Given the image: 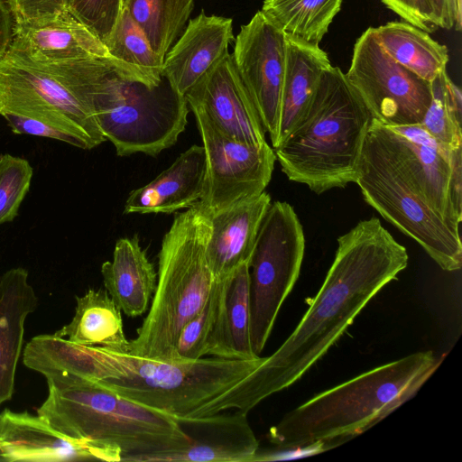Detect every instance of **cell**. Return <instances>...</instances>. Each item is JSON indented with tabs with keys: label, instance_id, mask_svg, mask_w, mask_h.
Listing matches in <instances>:
<instances>
[{
	"label": "cell",
	"instance_id": "cell-3",
	"mask_svg": "<svg viewBox=\"0 0 462 462\" xmlns=\"http://www.w3.org/2000/svg\"><path fill=\"white\" fill-rule=\"evenodd\" d=\"M46 400L37 415L63 435L102 448L119 449L122 461L154 462L189 445L178 420L129 401L96 380L45 375Z\"/></svg>",
	"mask_w": 462,
	"mask_h": 462
},
{
	"label": "cell",
	"instance_id": "cell-38",
	"mask_svg": "<svg viewBox=\"0 0 462 462\" xmlns=\"http://www.w3.org/2000/svg\"><path fill=\"white\" fill-rule=\"evenodd\" d=\"M437 27L443 29H461V0H429Z\"/></svg>",
	"mask_w": 462,
	"mask_h": 462
},
{
	"label": "cell",
	"instance_id": "cell-8",
	"mask_svg": "<svg viewBox=\"0 0 462 462\" xmlns=\"http://www.w3.org/2000/svg\"><path fill=\"white\" fill-rule=\"evenodd\" d=\"M355 183L364 199L415 240L444 271L462 265L459 228L426 200L419 186L370 123Z\"/></svg>",
	"mask_w": 462,
	"mask_h": 462
},
{
	"label": "cell",
	"instance_id": "cell-33",
	"mask_svg": "<svg viewBox=\"0 0 462 462\" xmlns=\"http://www.w3.org/2000/svg\"><path fill=\"white\" fill-rule=\"evenodd\" d=\"M441 74L431 82L432 97L420 125L438 143L449 150H457L462 148V124L447 102Z\"/></svg>",
	"mask_w": 462,
	"mask_h": 462
},
{
	"label": "cell",
	"instance_id": "cell-4",
	"mask_svg": "<svg viewBox=\"0 0 462 462\" xmlns=\"http://www.w3.org/2000/svg\"><path fill=\"white\" fill-rule=\"evenodd\" d=\"M440 363L432 351H423L363 373L286 413L270 429L269 441L278 449L341 445L410 400Z\"/></svg>",
	"mask_w": 462,
	"mask_h": 462
},
{
	"label": "cell",
	"instance_id": "cell-29",
	"mask_svg": "<svg viewBox=\"0 0 462 462\" xmlns=\"http://www.w3.org/2000/svg\"><path fill=\"white\" fill-rule=\"evenodd\" d=\"M146 35L154 52L164 57L175 42L194 7V0H121Z\"/></svg>",
	"mask_w": 462,
	"mask_h": 462
},
{
	"label": "cell",
	"instance_id": "cell-21",
	"mask_svg": "<svg viewBox=\"0 0 462 462\" xmlns=\"http://www.w3.org/2000/svg\"><path fill=\"white\" fill-rule=\"evenodd\" d=\"M207 159L203 146L192 145L155 179L128 195L124 213H173L200 201L205 189Z\"/></svg>",
	"mask_w": 462,
	"mask_h": 462
},
{
	"label": "cell",
	"instance_id": "cell-30",
	"mask_svg": "<svg viewBox=\"0 0 462 462\" xmlns=\"http://www.w3.org/2000/svg\"><path fill=\"white\" fill-rule=\"evenodd\" d=\"M111 56L131 65L161 83L163 60L154 52L146 35L122 8L119 18L104 42Z\"/></svg>",
	"mask_w": 462,
	"mask_h": 462
},
{
	"label": "cell",
	"instance_id": "cell-15",
	"mask_svg": "<svg viewBox=\"0 0 462 462\" xmlns=\"http://www.w3.org/2000/svg\"><path fill=\"white\" fill-rule=\"evenodd\" d=\"M189 105L202 108L233 140L262 144L265 130L227 51L185 95Z\"/></svg>",
	"mask_w": 462,
	"mask_h": 462
},
{
	"label": "cell",
	"instance_id": "cell-9",
	"mask_svg": "<svg viewBox=\"0 0 462 462\" xmlns=\"http://www.w3.org/2000/svg\"><path fill=\"white\" fill-rule=\"evenodd\" d=\"M189 108L164 78L151 88L121 73L107 79L95 102L99 129L119 156H156L172 146L186 128Z\"/></svg>",
	"mask_w": 462,
	"mask_h": 462
},
{
	"label": "cell",
	"instance_id": "cell-17",
	"mask_svg": "<svg viewBox=\"0 0 462 462\" xmlns=\"http://www.w3.org/2000/svg\"><path fill=\"white\" fill-rule=\"evenodd\" d=\"M177 420L189 438V445L163 455L159 461L253 462L259 449L245 412L224 411Z\"/></svg>",
	"mask_w": 462,
	"mask_h": 462
},
{
	"label": "cell",
	"instance_id": "cell-26",
	"mask_svg": "<svg viewBox=\"0 0 462 462\" xmlns=\"http://www.w3.org/2000/svg\"><path fill=\"white\" fill-rule=\"evenodd\" d=\"M75 314L71 321L55 333L71 343L99 346L127 352L129 341L124 328L122 311L104 289H89L76 297Z\"/></svg>",
	"mask_w": 462,
	"mask_h": 462
},
{
	"label": "cell",
	"instance_id": "cell-32",
	"mask_svg": "<svg viewBox=\"0 0 462 462\" xmlns=\"http://www.w3.org/2000/svg\"><path fill=\"white\" fill-rule=\"evenodd\" d=\"M32 174L27 160L8 153L0 156V225L16 217Z\"/></svg>",
	"mask_w": 462,
	"mask_h": 462
},
{
	"label": "cell",
	"instance_id": "cell-23",
	"mask_svg": "<svg viewBox=\"0 0 462 462\" xmlns=\"http://www.w3.org/2000/svg\"><path fill=\"white\" fill-rule=\"evenodd\" d=\"M105 290L130 318L144 314L157 283V273L141 246L138 236L116 241L113 259L101 265Z\"/></svg>",
	"mask_w": 462,
	"mask_h": 462
},
{
	"label": "cell",
	"instance_id": "cell-36",
	"mask_svg": "<svg viewBox=\"0 0 462 462\" xmlns=\"http://www.w3.org/2000/svg\"><path fill=\"white\" fill-rule=\"evenodd\" d=\"M389 9L397 14L404 22L426 32L438 28L429 0H381Z\"/></svg>",
	"mask_w": 462,
	"mask_h": 462
},
{
	"label": "cell",
	"instance_id": "cell-18",
	"mask_svg": "<svg viewBox=\"0 0 462 462\" xmlns=\"http://www.w3.org/2000/svg\"><path fill=\"white\" fill-rule=\"evenodd\" d=\"M234 41L231 18L207 15L191 19L164 57L162 77L177 94L189 90L227 51Z\"/></svg>",
	"mask_w": 462,
	"mask_h": 462
},
{
	"label": "cell",
	"instance_id": "cell-24",
	"mask_svg": "<svg viewBox=\"0 0 462 462\" xmlns=\"http://www.w3.org/2000/svg\"><path fill=\"white\" fill-rule=\"evenodd\" d=\"M330 66L327 52L319 46L286 37L279 144L304 118L322 74Z\"/></svg>",
	"mask_w": 462,
	"mask_h": 462
},
{
	"label": "cell",
	"instance_id": "cell-35",
	"mask_svg": "<svg viewBox=\"0 0 462 462\" xmlns=\"http://www.w3.org/2000/svg\"><path fill=\"white\" fill-rule=\"evenodd\" d=\"M3 116L14 134L47 137L80 149L90 150L87 142L82 138L53 123L14 114H5Z\"/></svg>",
	"mask_w": 462,
	"mask_h": 462
},
{
	"label": "cell",
	"instance_id": "cell-27",
	"mask_svg": "<svg viewBox=\"0 0 462 462\" xmlns=\"http://www.w3.org/2000/svg\"><path fill=\"white\" fill-rule=\"evenodd\" d=\"M384 51L400 65L431 83L446 71L448 48L407 22H389L374 28Z\"/></svg>",
	"mask_w": 462,
	"mask_h": 462
},
{
	"label": "cell",
	"instance_id": "cell-14",
	"mask_svg": "<svg viewBox=\"0 0 462 462\" xmlns=\"http://www.w3.org/2000/svg\"><path fill=\"white\" fill-rule=\"evenodd\" d=\"M231 55L274 149L280 137L286 37L260 10L241 26Z\"/></svg>",
	"mask_w": 462,
	"mask_h": 462
},
{
	"label": "cell",
	"instance_id": "cell-34",
	"mask_svg": "<svg viewBox=\"0 0 462 462\" xmlns=\"http://www.w3.org/2000/svg\"><path fill=\"white\" fill-rule=\"evenodd\" d=\"M67 9L104 42L119 18L122 1L72 0Z\"/></svg>",
	"mask_w": 462,
	"mask_h": 462
},
{
	"label": "cell",
	"instance_id": "cell-22",
	"mask_svg": "<svg viewBox=\"0 0 462 462\" xmlns=\"http://www.w3.org/2000/svg\"><path fill=\"white\" fill-rule=\"evenodd\" d=\"M28 276L26 269L15 267L0 277V405L13 396L24 322L38 305Z\"/></svg>",
	"mask_w": 462,
	"mask_h": 462
},
{
	"label": "cell",
	"instance_id": "cell-40",
	"mask_svg": "<svg viewBox=\"0 0 462 462\" xmlns=\"http://www.w3.org/2000/svg\"><path fill=\"white\" fill-rule=\"evenodd\" d=\"M72 0H62V3L66 8H68Z\"/></svg>",
	"mask_w": 462,
	"mask_h": 462
},
{
	"label": "cell",
	"instance_id": "cell-20",
	"mask_svg": "<svg viewBox=\"0 0 462 462\" xmlns=\"http://www.w3.org/2000/svg\"><path fill=\"white\" fill-rule=\"evenodd\" d=\"M270 204L271 197L263 191L210 213L206 257L215 279L249 263L260 224Z\"/></svg>",
	"mask_w": 462,
	"mask_h": 462
},
{
	"label": "cell",
	"instance_id": "cell-6",
	"mask_svg": "<svg viewBox=\"0 0 462 462\" xmlns=\"http://www.w3.org/2000/svg\"><path fill=\"white\" fill-rule=\"evenodd\" d=\"M371 120L345 73L331 65L304 118L273 149L282 172L316 194L355 182Z\"/></svg>",
	"mask_w": 462,
	"mask_h": 462
},
{
	"label": "cell",
	"instance_id": "cell-2",
	"mask_svg": "<svg viewBox=\"0 0 462 462\" xmlns=\"http://www.w3.org/2000/svg\"><path fill=\"white\" fill-rule=\"evenodd\" d=\"M406 248L373 217L337 238L334 261L290 337L263 368L271 395L296 383L340 338L365 305L408 264Z\"/></svg>",
	"mask_w": 462,
	"mask_h": 462
},
{
	"label": "cell",
	"instance_id": "cell-28",
	"mask_svg": "<svg viewBox=\"0 0 462 462\" xmlns=\"http://www.w3.org/2000/svg\"><path fill=\"white\" fill-rule=\"evenodd\" d=\"M344 0H264L262 13L287 38L319 46Z\"/></svg>",
	"mask_w": 462,
	"mask_h": 462
},
{
	"label": "cell",
	"instance_id": "cell-11",
	"mask_svg": "<svg viewBox=\"0 0 462 462\" xmlns=\"http://www.w3.org/2000/svg\"><path fill=\"white\" fill-rule=\"evenodd\" d=\"M345 75L372 119L384 126L420 124L431 101V83L393 60L378 42L374 27L356 40Z\"/></svg>",
	"mask_w": 462,
	"mask_h": 462
},
{
	"label": "cell",
	"instance_id": "cell-1",
	"mask_svg": "<svg viewBox=\"0 0 462 462\" xmlns=\"http://www.w3.org/2000/svg\"><path fill=\"white\" fill-rule=\"evenodd\" d=\"M263 360L146 358L74 344L56 333L32 337L23 352L24 365L44 376L66 373L93 379L129 401L176 419L228 411L248 413L268 397Z\"/></svg>",
	"mask_w": 462,
	"mask_h": 462
},
{
	"label": "cell",
	"instance_id": "cell-5",
	"mask_svg": "<svg viewBox=\"0 0 462 462\" xmlns=\"http://www.w3.org/2000/svg\"><path fill=\"white\" fill-rule=\"evenodd\" d=\"M115 73L148 85L140 69L113 56L75 60L33 59L8 47L0 58V116L44 120L82 138L89 149L106 141L95 114L97 96Z\"/></svg>",
	"mask_w": 462,
	"mask_h": 462
},
{
	"label": "cell",
	"instance_id": "cell-13",
	"mask_svg": "<svg viewBox=\"0 0 462 462\" xmlns=\"http://www.w3.org/2000/svg\"><path fill=\"white\" fill-rule=\"evenodd\" d=\"M371 124L415 180L427 202L459 228L462 221V148L449 150L420 124L388 127Z\"/></svg>",
	"mask_w": 462,
	"mask_h": 462
},
{
	"label": "cell",
	"instance_id": "cell-31",
	"mask_svg": "<svg viewBox=\"0 0 462 462\" xmlns=\"http://www.w3.org/2000/svg\"><path fill=\"white\" fill-rule=\"evenodd\" d=\"M220 296V282L216 279L204 306L181 329L175 360L192 361L210 354L216 339Z\"/></svg>",
	"mask_w": 462,
	"mask_h": 462
},
{
	"label": "cell",
	"instance_id": "cell-19",
	"mask_svg": "<svg viewBox=\"0 0 462 462\" xmlns=\"http://www.w3.org/2000/svg\"><path fill=\"white\" fill-rule=\"evenodd\" d=\"M9 46L31 58L45 60L111 56L104 42L67 8L48 17L14 21Z\"/></svg>",
	"mask_w": 462,
	"mask_h": 462
},
{
	"label": "cell",
	"instance_id": "cell-37",
	"mask_svg": "<svg viewBox=\"0 0 462 462\" xmlns=\"http://www.w3.org/2000/svg\"><path fill=\"white\" fill-rule=\"evenodd\" d=\"M5 2L14 22L48 17L66 9L62 0H5Z\"/></svg>",
	"mask_w": 462,
	"mask_h": 462
},
{
	"label": "cell",
	"instance_id": "cell-16",
	"mask_svg": "<svg viewBox=\"0 0 462 462\" xmlns=\"http://www.w3.org/2000/svg\"><path fill=\"white\" fill-rule=\"evenodd\" d=\"M0 461H122L119 449L69 438L39 415L5 409L0 413Z\"/></svg>",
	"mask_w": 462,
	"mask_h": 462
},
{
	"label": "cell",
	"instance_id": "cell-12",
	"mask_svg": "<svg viewBox=\"0 0 462 462\" xmlns=\"http://www.w3.org/2000/svg\"><path fill=\"white\" fill-rule=\"evenodd\" d=\"M193 112L207 159L204 194L199 201L213 213L260 195L268 186L276 161L266 143L253 144L226 135L198 106Z\"/></svg>",
	"mask_w": 462,
	"mask_h": 462
},
{
	"label": "cell",
	"instance_id": "cell-25",
	"mask_svg": "<svg viewBox=\"0 0 462 462\" xmlns=\"http://www.w3.org/2000/svg\"><path fill=\"white\" fill-rule=\"evenodd\" d=\"M221 296L215 344L211 356L233 360H254L250 337L249 265L243 263L218 278Z\"/></svg>",
	"mask_w": 462,
	"mask_h": 462
},
{
	"label": "cell",
	"instance_id": "cell-10",
	"mask_svg": "<svg viewBox=\"0 0 462 462\" xmlns=\"http://www.w3.org/2000/svg\"><path fill=\"white\" fill-rule=\"evenodd\" d=\"M304 250L303 228L293 208L284 201L271 203L248 263L250 337L258 356L299 277Z\"/></svg>",
	"mask_w": 462,
	"mask_h": 462
},
{
	"label": "cell",
	"instance_id": "cell-39",
	"mask_svg": "<svg viewBox=\"0 0 462 462\" xmlns=\"http://www.w3.org/2000/svg\"><path fill=\"white\" fill-rule=\"evenodd\" d=\"M14 19L5 0H0V58L7 51L12 38Z\"/></svg>",
	"mask_w": 462,
	"mask_h": 462
},
{
	"label": "cell",
	"instance_id": "cell-7",
	"mask_svg": "<svg viewBox=\"0 0 462 462\" xmlns=\"http://www.w3.org/2000/svg\"><path fill=\"white\" fill-rule=\"evenodd\" d=\"M210 213L199 201L175 216L158 254L157 283L148 314L127 352L175 360L184 326L201 310L215 283L206 257Z\"/></svg>",
	"mask_w": 462,
	"mask_h": 462
}]
</instances>
